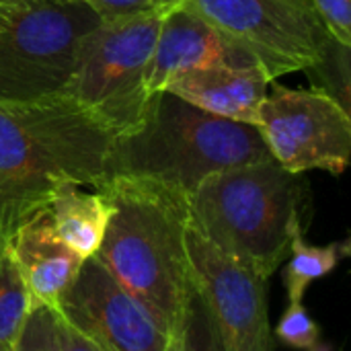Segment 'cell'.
<instances>
[{
    "label": "cell",
    "instance_id": "cell-1",
    "mask_svg": "<svg viewBox=\"0 0 351 351\" xmlns=\"http://www.w3.org/2000/svg\"><path fill=\"white\" fill-rule=\"evenodd\" d=\"M113 142L66 93L0 101V239L47 208L58 187H99Z\"/></svg>",
    "mask_w": 351,
    "mask_h": 351
},
{
    "label": "cell",
    "instance_id": "cell-2",
    "mask_svg": "<svg viewBox=\"0 0 351 351\" xmlns=\"http://www.w3.org/2000/svg\"><path fill=\"white\" fill-rule=\"evenodd\" d=\"M95 189L113 208L95 259L171 335L195 292L187 195L138 177H109Z\"/></svg>",
    "mask_w": 351,
    "mask_h": 351
},
{
    "label": "cell",
    "instance_id": "cell-3",
    "mask_svg": "<svg viewBox=\"0 0 351 351\" xmlns=\"http://www.w3.org/2000/svg\"><path fill=\"white\" fill-rule=\"evenodd\" d=\"M189 222L224 255L267 280L304 234L308 183L276 160L226 169L187 197Z\"/></svg>",
    "mask_w": 351,
    "mask_h": 351
},
{
    "label": "cell",
    "instance_id": "cell-4",
    "mask_svg": "<svg viewBox=\"0 0 351 351\" xmlns=\"http://www.w3.org/2000/svg\"><path fill=\"white\" fill-rule=\"evenodd\" d=\"M261 160L274 158L253 123L206 113L160 90L140 130L113 142L105 179H150L189 197L210 175Z\"/></svg>",
    "mask_w": 351,
    "mask_h": 351
},
{
    "label": "cell",
    "instance_id": "cell-5",
    "mask_svg": "<svg viewBox=\"0 0 351 351\" xmlns=\"http://www.w3.org/2000/svg\"><path fill=\"white\" fill-rule=\"evenodd\" d=\"M171 8L99 23L78 43L70 95L115 140L140 130L152 97L146 76L162 16Z\"/></svg>",
    "mask_w": 351,
    "mask_h": 351
},
{
    "label": "cell",
    "instance_id": "cell-6",
    "mask_svg": "<svg viewBox=\"0 0 351 351\" xmlns=\"http://www.w3.org/2000/svg\"><path fill=\"white\" fill-rule=\"evenodd\" d=\"M82 0H14L0 12V101L62 95L80 39L99 25Z\"/></svg>",
    "mask_w": 351,
    "mask_h": 351
},
{
    "label": "cell",
    "instance_id": "cell-7",
    "mask_svg": "<svg viewBox=\"0 0 351 351\" xmlns=\"http://www.w3.org/2000/svg\"><path fill=\"white\" fill-rule=\"evenodd\" d=\"M271 158L290 173L341 175L351 154V117L323 88L269 82L253 123Z\"/></svg>",
    "mask_w": 351,
    "mask_h": 351
},
{
    "label": "cell",
    "instance_id": "cell-8",
    "mask_svg": "<svg viewBox=\"0 0 351 351\" xmlns=\"http://www.w3.org/2000/svg\"><path fill=\"white\" fill-rule=\"evenodd\" d=\"M249 51L276 80L313 70L331 35L315 10L292 0H181Z\"/></svg>",
    "mask_w": 351,
    "mask_h": 351
},
{
    "label": "cell",
    "instance_id": "cell-9",
    "mask_svg": "<svg viewBox=\"0 0 351 351\" xmlns=\"http://www.w3.org/2000/svg\"><path fill=\"white\" fill-rule=\"evenodd\" d=\"M185 241L195 292L212 315L222 351H274L265 280L224 255L191 222Z\"/></svg>",
    "mask_w": 351,
    "mask_h": 351
},
{
    "label": "cell",
    "instance_id": "cell-10",
    "mask_svg": "<svg viewBox=\"0 0 351 351\" xmlns=\"http://www.w3.org/2000/svg\"><path fill=\"white\" fill-rule=\"evenodd\" d=\"M56 313L101 351H167L169 333L95 257L82 261Z\"/></svg>",
    "mask_w": 351,
    "mask_h": 351
},
{
    "label": "cell",
    "instance_id": "cell-11",
    "mask_svg": "<svg viewBox=\"0 0 351 351\" xmlns=\"http://www.w3.org/2000/svg\"><path fill=\"white\" fill-rule=\"evenodd\" d=\"M214 64L249 66L259 62L191 8L177 4L162 16L148 66L146 90L156 95L165 90L171 76Z\"/></svg>",
    "mask_w": 351,
    "mask_h": 351
},
{
    "label": "cell",
    "instance_id": "cell-12",
    "mask_svg": "<svg viewBox=\"0 0 351 351\" xmlns=\"http://www.w3.org/2000/svg\"><path fill=\"white\" fill-rule=\"evenodd\" d=\"M12 261L27 288L31 311H58L62 294L80 271V259L58 237L49 210L41 208L29 216L8 239Z\"/></svg>",
    "mask_w": 351,
    "mask_h": 351
},
{
    "label": "cell",
    "instance_id": "cell-13",
    "mask_svg": "<svg viewBox=\"0 0 351 351\" xmlns=\"http://www.w3.org/2000/svg\"><path fill=\"white\" fill-rule=\"evenodd\" d=\"M271 80L261 64H214L171 76L165 90L206 113L241 123H255Z\"/></svg>",
    "mask_w": 351,
    "mask_h": 351
},
{
    "label": "cell",
    "instance_id": "cell-14",
    "mask_svg": "<svg viewBox=\"0 0 351 351\" xmlns=\"http://www.w3.org/2000/svg\"><path fill=\"white\" fill-rule=\"evenodd\" d=\"M53 228L58 237L80 259L95 257L99 251L109 218L111 202L103 191H82L80 185L66 183L58 187L47 204Z\"/></svg>",
    "mask_w": 351,
    "mask_h": 351
},
{
    "label": "cell",
    "instance_id": "cell-15",
    "mask_svg": "<svg viewBox=\"0 0 351 351\" xmlns=\"http://www.w3.org/2000/svg\"><path fill=\"white\" fill-rule=\"evenodd\" d=\"M350 255V241L329 245H308L304 234H296L290 243V261L284 271L288 302H302L315 280L329 276Z\"/></svg>",
    "mask_w": 351,
    "mask_h": 351
},
{
    "label": "cell",
    "instance_id": "cell-16",
    "mask_svg": "<svg viewBox=\"0 0 351 351\" xmlns=\"http://www.w3.org/2000/svg\"><path fill=\"white\" fill-rule=\"evenodd\" d=\"M29 313V294L12 261L8 239H0V351H14Z\"/></svg>",
    "mask_w": 351,
    "mask_h": 351
},
{
    "label": "cell",
    "instance_id": "cell-17",
    "mask_svg": "<svg viewBox=\"0 0 351 351\" xmlns=\"http://www.w3.org/2000/svg\"><path fill=\"white\" fill-rule=\"evenodd\" d=\"M167 351H222L212 315L197 292L191 294L177 327L171 331Z\"/></svg>",
    "mask_w": 351,
    "mask_h": 351
},
{
    "label": "cell",
    "instance_id": "cell-18",
    "mask_svg": "<svg viewBox=\"0 0 351 351\" xmlns=\"http://www.w3.org/2000/svg\"><path fill=\"white\" fill-rule=\"evenodd\" d=\"M313 72L321 74V80L325 82L319 88H323L346 111H350V47L331 37L325 45L321 62L313 68Z\"/></svg>",
    "mask_w": 351,
    "mask_h": 351
},
{
    "label": "cell",
    "instance_id": "cell-19",
    "mask_svg": "<svg viewBox=\"0 0 351 351\" xmlns=\"http://www.w3.org/2000/svg\"><path fill=\"white\" fill-rule=\"evenodd\" d=\"M276 337L294 350L317 351L321 348V329L302 302H288V308L276 327Z\"/></svg>",
    "mask_w": 351,
    "mask_h": 351
},
{
    "label": "cell",
    "instance_id": "cell-20",
    "mask_svg": "<svg viewBox=\"0 0 351 351\" xmlns=\"http://www.w3.org/2000/svg\"><path fill=\"white\" fill-rule=\"evenodd\" d=\"M14 351H58L53 337V311L39 306L29 313Z\"/></svg>",
    "mask_w": 351,
    "mask_h": 351
},
{
    "label": "cell",
    "instance_id": "cell-21",
    "mask_svg": "<svg viewBox=\"0 0 351 351\" xmlns=\"http://www.w3.org/2000/svg\"><path fill=\"white\" fill-rule=\"evenodd\" d=\"M101 23L130 19L154 10H165L181 4V0H82Z\"/></svg>",
    "mask_w": 351,
    "mask_h": 351
},
{
    "label": "cell",
    "instance_id": "cell-22",
    "mask_svg": "<svg viewBox=\"0 0 351 351\" xmlns=\"http://www.w3.org/2000/svg\"><path fill=\"white\" fill-rule=\"evenodd\" d=\"M311 4L325 31L341 45L351 47V0H311Z\"/></svg>",
    "mask_w": 351,
    "mask_h": 351
},
{
    "label": "cell",
    "instance_id": "cell-23",
    "mask_svg": "<svg viewBox=\"0 0 351 351\" xmlns=\"http://www.w3.org/2000/svg\"><path fill=\"white\" fill-rule=\"evenodd\" d=\"M53 337L58 351H101L56 311H53Z\"/></svg>",
    "mask_w": 351,
    "mask_h": 351
},
{
    "label": "cell",
    "instance_id": "cell-24",
    "mask_svg": "<svg viewBox=\"0 0 351 351\" xmlns=\"http://www.w3.org/2000/svg\"><path fill=\"white\" fill-rule=\"evenodd\" d=\"M292 2H296V4H300V6H304V8H308V10H315L313 4H311V0H292Z\"/></svg>",
    "mask_w": 351,
    "mask_h": 351
},
{
    "label": "cell",
    "instance_id": "cell-25",
    "mask_svg": "<svg viewBox=\"0 0 351 351\" xmlns=\"http://www.w3.org/2000/svg\"><path fill=\"white\" fill-rule=\"evenodd\" d=\"M12 2H14V0H0V12H2L8 4H12Z\"/></svg>",
    "mask_w": 351,
    "mask_h": 351
}]
</instances>
